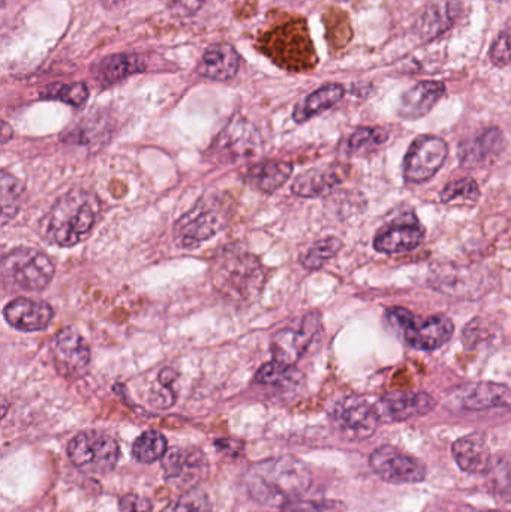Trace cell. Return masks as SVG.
I'll list each match as a JSON object with an SVG mask.
<instances>
[{
    "label": "cell",
    "mask_w": 511,
    "mask_h": 512,
    "mask_svg": "<svg viewBox=\"0 0 511 512\" xmlns=\"http://www.w3.org/2000/svg\"><path fill=\"white\" fill-rule=\"evenodd\" d=\"M345 95V87L342 84L330 83L320 89L312 92L311 95L306 96L302 102L294 108L293 117L297 123H305L311 120L312 117L324 113L335 107Z\"/></svg>",
    "instance_id": "26"
},
{
    "label": "cell",
    "mask_w": 511,
    "mask_h": 512,
    "mask_svg": "<svg viewBox=\"0 0 511 512\" xmlns=\"http://www.w3.org/2000/svg\"><path fill=\"white\" fill-rule=\"evenodd\" d=\"M389 140V132L378 126L357 128L347 141V152L350 155H368Z\"/></svg>",
    "instance_id": "32"
},
{
    "label": "cell",
    "mask_w": 511,
    "mask_h": 512,
    "mask_svg": "<svg viewBox=\"0 0 511 512\" xmlns=\"http://www.w3.org/2000/svg\"><path fill=\"white\" fill-rule=\"evenodd\" d=\"M342 242L336 237H326L318 240L311 246L308 252L300 258V264L306 270H320L330 259L335 258L341 252Z\"/></svg>",
    "instance_id": "33"
},
{
    "label": "cell",
    "mask_w": 511,
    "mask_h": 512,
    "mask_svg": "<svg viewBox=\"0 0 511 512\" xmlns=\"http://www.w3.org/2000/svg\"><path fill=\"white\" fill-rule=\"evenodd\" d=\"M167 451V439L156 430H147L143 435L138 436L134 445H132V456L135 457L137 462L144 463V465H150V463H155L156 460L164 459Z\"/></svg>",
    "instance_id": "31"
},
{
    "label": "cell",
    "mask_w": 511,
    "mask_h": 512,
    "mask_svg": "<svg viewBox=\"0 0 511 512\" xmlns=\"http://www.w3.org/2000/svg\"><path fill=\"white\" fill-rule=\"evenodd\" d=\"M3 316L15 330L33 333V331L45 330L51 324L54 310L50 304L44 303V301L18 297L6 304Z\"/></svg>",
    "instance_id": "17"
},
{
    "label": "cell",
    "mask_w": 511,
    "mask_h": 512,
    "mask_svg": "<svg viewBox=\"0 0 511 512\" xmlns=\"http://www.w3.org/2000/svg\"><path fill=\"white\" fill-rule=\"evenodd\" d=\"M302 379V373L294 369V366H287L276 360L264 364L255 375L257 384L269 385V387L293 388L297 387Z\"/></svg>",
    "instance_id": "29"
},
{
    "label": "cell",
    "mask_w": 511,
    "mask_h": 512,
    "mask_svg": "<svg viewBox=\"0 0 511 512\" xmlns=\"http://www.w3.org/2000/svg\"><path fill=\"white\" fill-rule=\"evenodd\" d=\"M333 427L348 441L372 438L380 426L377 409L360 396L342 397L330 411Z\"/></svg>",
    "instance_id": "8"
},
{
    "label": "cell",
    "mask_w": 511,
    "mask_h": 512,
    "mask_svg": "<svg viewBox=\"0 0 511 512\" xmlns=\"http://www.w3.org/2000/svg\"><path fill=\"white\" fill-rule=\"evenodd\" d=\"M240 69V56L228 44L210 45L198 62L197 72L210 80L227 81L236 77Z\"/></svg>",
    "instance_id": "22"
},
{
    "label": "cell",
    "mask_w": 511,
    "mask_h": 512,
    "mask_svg": "<svg viewBox=\"0 0 511 512\" xmlns=\"http://www.w3.org/2000/svg\"><path fill=\"white\" fill-rule=\"evenodd\" d=\"M446 95V86L441 81L426 80L411 86L402 93L398 114L405 120H417L434 110L435 105Z\"/></svg>",
    "instance_id": "18"
},
{
    "label": "cell",
    "mask_w": 511,
    "mask_h": 512,
    "mask_svg": "<svg viewBox=\"0 0 511 512\" xmlns=\"http://www.w3.org/2000/svg\"><path fill=\"white\" fill-rule=\"evenodd\" d=\"M206 0H170L171 8L180 15H194Z\"/></svg>",
    "instance_id": "40"
},
{
    "label": "cell",
    "mask_w": 511,
    "mask_h": 512,
    "mask_svg": "<svg viewBox=\"0 0 511 512\" xmlns=\"http://www.w3.org/2000/svg\"><path fill=\"white\" fill-rule=\"evenodd\" d=\"M120 512H152V502L144 496L129 493L119 501Z\"/></svg>",
    "instance_id": "39"
},
{
    "label": "cell",
    "mask_w": 511,
    "mask_h": 512,
    "mask_svg": "<svg viewBox=\"0 0 511 512\" xmlns=\"http://www.w3.org/2000/svg\"><path fill=\"white\" fill-rule=\"evenodd\" d=\"M101 5L107 9H116L120 8V6L126 5V3L131 2V0H99Z\"/></svg>",
    "instance_id": "42"
},
{
    "label": "cell",
    "mask_w": 511,
    "mask_h": 512,
    "mask_svg": "<svg viewBox=\"0 0 511 512\" xmlns=\"http://www.w3.org/2000/svg\"><path fill=\"white\" fill-rule=\"evenodd\" d=\"M176 402L173 385H164L159 382L158 387L153 388L150 393V405L156 409H168Z\"/></svg>",
    "instance_id": "38"
},
{
    "label": "cell",
    "mask_w": 511,
    "mask_h": 512,
    "mask_svg": "<svg viewBox=\"0 0 511 512\" xmlns=\"http://www.w3.org/2000/svg\"><path fill=\"white\" fill-rule=\"evenodd\" d=\"M24 185L17 177L3 171L0 176V207H2V225L17 216L23 200Z\"/></svg>",
    "instance_id": "30"
},
{
    "label": "cell",
    "mask_w": 511,
    "mask_h": 512,
    "mask_svg": "<svg viewBox=\"0 0 511 512\" xmlns=\"http://www.w3.org/2000/svg\"><path fill=\"white\" fill-rule=\"evenodd\" d=\"M215 288L240 303L254 301L266 285V271L257 256L239 248H225L215 255L210 267Z\"/></svg>",
    "instance_id": "3"
},
{
    "label": "cell",
    "mask_w": 511,
    "mask_h": 512,
    "mask_svg": "<svg viewBox=\"0 0 511 512\" xmlns=\"http://www.w3.org/2000/svg\"><path fill=\"white\" fill-rule=\"evenodd\" d=\"M209 496L201 489H191L183 493L177 501L171 502L162 512H210Z\"/></svg>",
    "instance_id": "36"
},
{
    "label": "cell",
    "mask_w": 511,
    "mask_h": 512,
    "mask_svg": "<svg viewBox=\"0 0 511 512\" xmlns=\"http://www.w3.org/2000/svg\"><path fill=\"white\" fill-rule=\"evenodd\" d=\"M461 0H432L416 21V33L423 42H431L449 32L461 18Z\"/></svg>",
    "instance_id": "16"
},
{
    "label": "cell",
    "mask_w": 511,
    "mask_h": 512,
    "mask_svg": "<svg viewBox=\"0 0 511 512\" xmlns=\"http://www.w3.org/2000/svg\"><path fill=\"white\" fill-rule=\"evenodd\" d=\"M441 201L446 204L456 203V201H468V203H477L480 198V188L476 180L471 177L450 182L446 188L441 191Z\"/></svg>",
    "instance_id": "35"
},
{
    "label": "cell",
    "mask_w": 511,
    "mask_h": 512,
    "mask_svg": "<svg viewBox=\"0 0 511 512\" xmlns=\"http://www.w3.org/2000/svg\"><path fill=\"white\" fill-rule=\"evenodd\" d=\"M506 146L504 134L500 128H488L473 140L461 144V161L464 165H482L489 159L497 158Z\"/></svg>",
    "instance_id": "25"
},
{
    "label": "cell",
    "mask_w": 511,
    "mask_h": 512,
    "mask_svg": "<svg viewBox=\"0 0 511 512\" xmlns=\"http://www.w3.org/2000/svg\"><path fill=\"white\" fill-rule=\"evenodd\" d=\"M483 512H504V511H483Z\"/></svg>",
    "instance_id": "45"
},
{
    "label": "cell",
    "mask_w": 511,
    "mask_h": 512,
    "mask_svg": "<svg viewBox=\"0 0 511 512\" xmlns=\"http://www.w3.org/2000/svg\"><path fill=\"white\" fill-rule=\"evenodd\" d=\"M165 480L177 489H195L209 475V460L198 448H173L162 459Z\"/></svg>",
    "instance_id": "13"
},
{
    "label": "cell",
    "mask_w": 511,
    "mask_h": 512,
    "mask_svg": "<svg viewBox=\"0 0 511 512\" xmlns=\"http://www.w3.org/2000/svg\"><path fill=\"white\" fill-rule=\"evenodd\" d=\"M461 406L465 411L483 412L492 409H511V388L497 382H479L462 393Z\"/></svg>",
    "instance_id": "21"
},
{
    "label": "cell",
    "mask_w": 511,
    "mask_h": 512,
    "mask_svg": "<svg viewBox=\"0 0 511 512\" xmlns=\"http://www.w3.org/2000/svg\"><path fill=\"white\" fill-rule=\"evenodd\" d=\"M69 460L75 468L90 475H107L119 462L116 439L99 430H84L68 445Z\"/></svg>",
    "instance_id": "7"
},
{
    "label": "cell",
    "mask_w": 511,
    "mask_h": 512,
    "mask_svg": "<svg viewBox=\"0 0 511 512\" xmlns=\"http://www.w3.org/2000/svg\"><path fill=\"white\" fill-rule=\"evenodd\" d=\"M291 174L293 165L288 162L266 161L246 168L242 177L249 188L263 194H273L288 182Z\"/></svg>",
    "instance_id": "24"
},
{
    "label": "cell",
    "mask_w": 511,
    "mask_h": 512,
    "mask_svg": "<svg viewBox=\"0 0 511 512\" xmlns=\"http://www.w3.org/2000/svg\"><path fill=\"white\" fill-rule=\"evenodd\" d=\"M261 138L248 120L234 117L215 138L209 152L218 161L236 162L260 152Z\"/></svg>",
    "instance_id": "11"
},
{
    "label": "cell",
    "mask_w": 511,
    "mask_h": 512,
    "mask_svg": "<svg viewBox=\"0 0 511 512\" xmlns=\"http://www.w3.org/2000/svg\"><path fill=\"white\" fill-rule=\"evenodd\" d=\"M449 144L435 135H420L411 143L404 161V177L408 183L428 182L446 164Z\"/></svg>",
    "instance_id": "9"
},
{
    "label": "cell",
    "mask_w": 511,
    "mask_h": 512,
    "mask_svg": "<svg viewBox=\"0 0 511 512\" xmlns=\"http://www.w3.org/2000/svg\"><path fill=\"white\" fill-rule=\"evenodd\" d=\"M233 207L225 195H206L174 225V240L182 249H195L230 224Z\"/></svg>",
    "instance_id": "4"
},
{
    "label": "cell",
    "mask_w": 511,
    "mask_h": 512,
    "mask_svg": "<svg viewBox=\"0 0 511 512\" xmlns=\"http://www.w3.org/2000/svg\"><path fill=\"white\" fill-rule=\"evenodd\" d=\"M11 137H12V129L9 128L8 123L3 122V125H2V143L3 144L8 143V140Z\"/></svg>",
    "instance_id": "43"
},
{
    "label": "cell",
    "mask_w": 511,
    "mask_h": 512,
    "mask_svg": "<svg viewBox=\"0 0 511 512\" xmlns=\"http://www.w3.org/2000/svg\"><path fill=\"white\" fill-rule=\"evenodd\" d=\"M387 321L404 336L408 345L419 351H434L446 345L455 333V324L446 315H435L426 321H417L416 316L404 307H390Z\"/></svg>",
    "instance_id": "5"
},
{
    "label": "cell",
    "mask_w": 511,
    "mask_h": 512,
    "mask_svg": "<svg viewBox=\"0 0 511 512\" xmlns=\"http://www.w3.org/2000/svg\"><path fill=\"white\" fill-rule=\"evenodd\" d=\"M245 484L258 504L282 511L302 501L311 489L312 474L296 457H273L252 465L246 472Z\"/></svg>",
    "instance_id": "1"
},
{
    "label": "cell",
    "mask_w": 511,
    "mask_h": 512,
    "mask_svg": "<svg viewBox=\"0 0 511 512\" xmlns=\"http://www.w3.org/2000/svg\"><path fill=\"white\" fill-rule=\"evenodd\" d=\"M491 62L497 66H506L511 63V20L507 21L497 38L492 42L489 50Z\"/></svg>",
    "instance_id": "37"
},
{
    "label": "cell",
    "mask_w": 511,
    "mask_h": 512,
    "mask_svg": "<svg viewBox=\"0 0 511 512\" xmlns=\"http://www.w3.org/2000/svg\"><path fill=\"white\" fill-rule=\"evenodd\" d=\"M489 2L501 3L506 2V0H489Z\"/></svg>",
    "instance_id": "44"
},
{
    "label": "cell",
    "mask_w": 511,
    "mask_h": 512,
    "mask_svg": "<svg viewBox=\"0 0 511 512\" xmlns=\"http://www.w3.org/2000/svg\"><path fill=\"white\" fill-rule=\"evenodd\" d=\"M369 465L381 480L390 484H417L426 478V468L422 462L392 445H383L372 451Z\"/></svg>",
    "instance_id": "12"
},
{
    "label": "cell",
    "mask_w": 511,
    "mask_h": 512,
    "mask_svg": "<svg viewBox=\"0 0 511 512\" xmlns=\"http://www.w3.org/2000/svg\"><path fill=\"white\" fill-rule=\"evenodd\" d=\"M53 261L33 248H17L2 259V277L6 283L24 292H39L54 277Z\"/></svg>",
    "instance_id": "6"
},
{
    "label": "cell",
    "mask_w": 511,
    "mask_h": 512,
    "mask_svg": "<svg viewBox=\"0 0 511 512\" xmlns=\"http://www.w3.org/2000/svg\"><path fill=\"white\" fill-rule=\"evenodd\" d=\"M144 69L146 62L138 54H113L99 63L98 74L104 83L114 84L131 75L140 74Z\"/></svg>",
    "instance_id": "27"
},
{
    "label": "cell",
    "mask_w": 511,
    "mask_h": 512,
    "mask_svg": "<svg viewBox=\"0 0 511 512\" xmlns=\"http://www.w3.org/2000/svg\"><path fill=\"white\" fill-rule=\"evenodd\" d=\"M51 352L57 372L65 378H81L89 369V345L74 328H65L56 334Z\"/></svg>",
    "instance_id": "14"
},
{
    "label": "cell",
    "mask_w": 511,
    "mask_h": 512,
    "mask_svg": "<svg viewBox=\"0 0 511 512\" xmlns=\"http://www.w3.org/2000/svg\"><path fill=\"white\" fill-rule=\"evenodd\" d=\"M423 239H425V230L417 222L396 224L375 237L374 248L380 254H407L419 248Z\"/></svg>",
    "instance_id": "23"
},
{
    "label": "cell",
    "mask_w": 511,
    "mask_h": 512,
    "mask_svg": "<svg viewBox=\"0 0 511 512\" xmlns=\"http://www.w3.org/2000/svg\"><path fill=\"white\" fill-rule=\"evenodd\" d=\"M101 200L92 192L72 189L60 197L44 218V236L60 248L84 242L101 216Z\"/></svg>",
    "instance_id": "2"
},
{
    "label": "cell",
    "mask_w": 511,
    "mask_h": 512,
    "mask_svg": "<svg viewBox=\"0 0 511 512\" xmlns=\"http://www.w3.org/2000/svg\"><path fill=\"white\" fill-rule=\"evenodd\" d=\"M452 453L461 471L470 475L488 474L494 460L482 433H471L464 438H459L453 444Z\"/></svg>",
    "instance_id": "20"
},
{
    "label": "cell",
    "mask_w": 511,
    "mask_h": 512,
    "mask_svg": "<svg viewBox=\"0 0 511 512\" xmlns=\"http://www.w3.org/2000/svg\"><path fill=\"white\" fill-rule=\"evenodd\" d=\"M435 399L426 393H413V391H398L389 393L378 400L375 409L378 417L384 423H399L411 418L422 417L435 408Z\"/></svg>",
    "instance_id": "15"
},
{
    "label": "cell",
    "mask_w": 511,
    "mask_h": 512,
    "mask_svg": "<svg viewBox=\"0 0 511 512\" xmlns=\"http://www.w3.org/2000/svg\"><path fill=\"white\" fill-rule=\"evenodd\" d=\"M486 481L495 498L503 504L511 505V454L494 456Z\"/></svg>",
    "instance_id": "28"
},
{
    "label": "cell",
    "mask_w": 511,
    "mask_h": 512,
    "mask_svg": "<svg viewBox=\"0 0 511 512\" xmlns=\"http://www.w3.org/2000/svg\"><path fill=\"white\" fill-rule=\"evenodd\" d=\"M44 99H56L72 107H83L89 99V87L84 83H56L45 87L41 92Z\"/></svg>",
    "instance_id": "34"
},
{
    "label": "cell",
    "mask_w": 511,
    "mask_h": 512,
    "mask_svg": "<svg viewBox=\"0 0 511 512\" xmlns=\"http://www.w3.org/2000/svg\"><path fill=\"white\" fill-rule=\"evenodd\" d=\"M320 330V313L311 312L294 324L276 331L272 340L273 358L279 363L294 366L308 351Z\"/></svg>",
    "instance_id": "10"
},
{
    "label": "cell",
    "mask_w": 511,
    "mask_h": 512,
    "mask_svg": "<svg viewBox=\"0 0 511 512\" xmlns=\"http://www.w3.org/2000/svg\"><path fill=\"white\" fill-rule=\"evenodd\" d=\"M177 376H179L177 375V372H174L170 367H165V369H162L161 373H159L158 382H161V384L164 385H173Z\"/></svg>",
    "instance_id": "41"
},
{
    "label": "cell",
    "mask_w": 511,
    "mask_h": 512,
    "mask_svg": "<svg viewBox=\"0 0 511 512\" xmlns=\"http://www.w3.org/2000/svg\"><path fill=\"white\" fill-rule=\"evenodd\" d=\"M350 174L347 165L335 164L314 168L297 177L293 183V192L297 197L320 198L330 194L336 186L341 185Z\"/></svg>",
    "instance_id": "19"
}]
</instances>
